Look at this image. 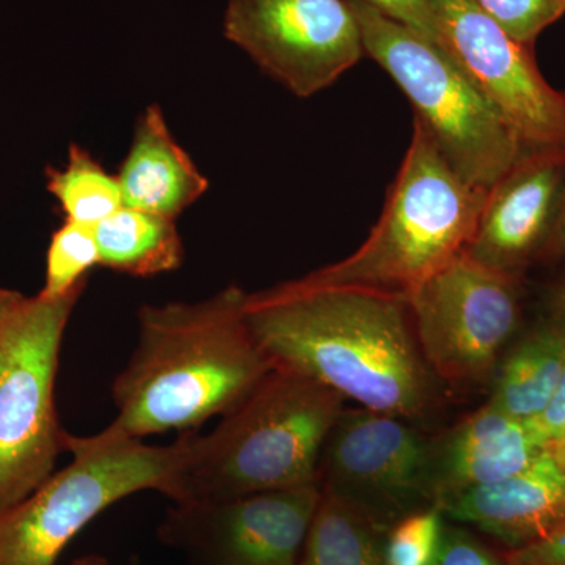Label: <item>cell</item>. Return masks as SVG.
Here are the masks:
<instances>
[{
    "mask_svg": "<svg viewBox=\"0 0 565 565\" xmlns=\"http://www.w3.org/2000/svg\"><path fill=\"white\" fill-rule=\"evenodd\" d=\"M344 401L305 375L274 367L212 433H188L174 503L319 484L322 449Z\"/></svg>",
    "mask_w": 565,
    "mask_h": 565,
    "instance_id": "obj_3",
    "label": "cell"
},
{
    "mask_svg": "<svg viewBox=\"0 0 565 565\" xmlns=\"http://www.w3.org/2000/svg\"><path fill=\"white\" fill-rule=\"evenodd\" d=\"M22 294L11 291V289L0 288V332H2L3 323L7 322L11 311L21 302Z\"/></svg>",
    "mask_w": 565,
    "mask_h": 565,
    "instance_id": "obj_30",
    "label": "cell"
},
{
    "mask_svg": "<svg viewBox=\"0 0 565 565\" xmlns=\"http://www.w3.org/2000/svg\"><path fill=\"white\" fill-rule=\"evenodd\" d=\"M349 3L364 54L399 85L456 172L490 191L527 154L508 122L451 52L366 3Z\"/></svg>",
    "mask_w": 565,
    "mask_h": 565,
    "instance_id": "obj_6",
    "label": "cell"
},
{
    "mask_svg": "<svg viewBox=\"0 0 565 565\" xmlns=\"http://www.w3.org/2000/svg\"><path fill=\"white\" fill-rule=\"evenodd\" d=\"M46 178L47 191L61 204L66 222L95 228L125 206L117 177L79 145H71L66 166L47 169Z\"/></svg>",
    "mask_w": 565,
    "mask_h": 565,
    "instance_id": "obj_20",
    "label": "cell"
},
{
    "mask_svg": "<svg viewBox=\"0 0 565 565\" xmlns=\"http://www.w3.org/2000/svg\"><path fill=\"white\" fill-rule=\"evenodd\" d=\"M564 366V337L546 322L500 360L487 404L520 422L533 423L552 401Z\"/></svg>",
    "mask_w": 565,
    "mask_h": 565,
    "instance_id": "obj_17",
    "label": "cell"
},
{
    "mask_svg": "<svg viewBox=\"0 0 565 565\" xmlns=\"http://www.w3.org/2000/svg\"><path fill=\"white\" fill-rule=\"evenodd\" d=\"M546 451L552 455L553 459H555L557 463L563 465L565 468V444L548 446Z\"/></svg>",
    "mask_w": 565,
    "mask_h": 565,
    "instance_id": "obj_31",
    "label": "cell"
},
{
    "mask_svg": "<svg viewBox=\"0 0 565 565\" xmlns=\"http://www.w3.org/2000/svg\"><path fill=\"white\" fill-rule=\"evenodd\" d=\"M185 446L188 434L148 445L110 424L90 437L63 433L71 462L0 512V565H55L95 516L129 494L156 490L173 500Z\"/></svg>",
    "mask_w": 565,
    "mask_h": 565,
    "instance_id": "obj_5",
    "label": "cell"
},
{
    "mask_svg": "<svg viewBox=\"0 0 565 565\" xmlns=\"http://www.w3.org/2000/svg\"><path fill=\"white\" fill-rule=\"evenodd\" d=\"M223 33L299 98L326 90L364 55L349 0H230Z\"/></svg>",
    "mask_w": 565,
    "mask_h": 565,
    "instance_id": "obj_10",
    "label": "cell"
},
{
    "mask_svg": "<svg viewBox=\"0 0 565 565\" xmlns=\"http://www.w3.org/2000/svg\"><path fill=\"white\" fill-rule=\"evenodd\" d=\"M85 289L22 297L0 332V512L52 473L63 449L54 388L66 326Z\"/></svg>",
    "mask_w": 565,
    "mask_h": 565,
    "instance_id": "obj_7",
    "label": "cell"
},
{
    "mask_svg": "<svg viewBox=\"0 0 565 565\" xmlns=\"http://www.w3.org/2000/svg\"><path fill=\"white\" fill-rule=\"evenodd\" d=\"M321 490L300 565H385L386 531L343 498Z\"/></svg>",
    "mask_w": 565,
    "mask_h": 565,
    "instance_id": "obj_19",
    "label": "cell"
},
{
    "mask_svg": "<svg viewBox=\"0 0 565 565\" xmlns=\"http://www.w3.org/2000/svg\"><path fill=\"white\" fill-rule=\"evenodd\" d=\"M99 266L131 277L172 273L184 259L174 218L122 206L96 225Z\"/></svg>",
    "mask_w": 565,
    "mask_h": 565,
    "instance_id": "obj_18",
    "label": "cell"
},
{
    "mask_svg": "<svg viewBox=\"0 0 565 565\" xmlns=\"http://www.w3.org/2000/svg\"><path fill=\"white\" fill-rule=\"evenodd\" d=\"M117 180L126 207L174 221L210 188L189 152L170 132L158 106L140 115Z\"/></svg>",
    "mask_w": 565,
    "mask_h": 565,
    "instance_id": "obj_16",
    "label": "cell"
},
{
    "mask_svg": "<svg viewBox=\"0 0 565 565\" xmlns=\"http://www.w3.org/2000/svg\"><path fill=\"white\" fill-rule=\"evenodd\" d=\"M99 266L95 230L66 222L51 237L46 255V274L40 296L61 299L87 288V277Z\"/></svg>",
    "mask_w": 565,
    "mask_h": 565,
    "instance_id": "obj_21",
    "label": "cell"
},
{
    "mask_svg": "<svg viewBox=\"0 0 565 565\" xmlns=\"http://www.w3.org/2000/svg\"><path fill=\"white\" fill-rule=\"evenodd\" d=\"M416 341L435 377L476 385L497 371L520 321L515 275L467 252L405 296Z\"/></svg>",
    "mask_w": 565,
    "mask_h": 565,
    "instance_id": "obj_8",
    "label": "cell"
},
{
    "mask_svg": "<svg viewBox=\"0 0 565 565\" xmlns=\"http://www.w3.org/2000/svg\"><path fill=\"white\" fill-rule=\"evenodd\" d=\"M550 323L563 334L565 340V280L563 285L557 288L555 297H553L552 302V319H550Z\"/></svg>",
    "mask_w": 565,
    "mask_h": 565,
    "instance_id": "obj_29",
    "label": "cell"
},
{
    "mask_svg": "<svg viewBox=\"0 0 565 565\" xmlns=\"http://www.w3.org/2000/svg\"><path fill=\"white\" fill-rule=\"evenodd\" d=\"M446 50L471 77L526 152L565 159V95L476 0H430Z\"/></svg>",
    "mask_w": 565,
    "mask_h": 565,
    "instance_id": "obj_11",
    "label": "cell"
},
{
    "mask_svg": "<svg viewBox=\"0 0 565 565\" xmlns=\"http://www.w3.org/2000/svg\"><path fill=\"white\" fill-rule=\"evenodd\" d=\"M508 565H565V526L548 537L516 550H505Z\"/></svg>",
    "mask_w": 565,
    "mask_h": 565,
    "instance_id": "obj_26",
    "label": "cell"
},
{
    "mask_svg": "<svg viewBox=\"0 0 565 565\" xmlns=\"http://www.w3.org/2000/svg\"><path fill=\"white\" fill-rule=\"evenodd\" d=\"M519 43L533 47L550 25L565 17V0H476Z\"/></svg>",
    "mask_w": 565,
    "mask_h": 565,
    "instance_id": "obj_23",
    "label": "cell"
},
{
    "mask_svg": "<svg viewBox=\"0 0 565 565\" xmlns=\"http://www.w3.org/2000/svg\"><path fill=\"white\" fill-rule=\"evenodd\" d=\"M244 313L274 367L379 414L415 419L433 407L437 377L403 296L299 278L247 294Z\"/></svg>",
    "mask_w": 565,
    "mask_h": 565,
    "instance_id": "obj_1",
    "label": "cell"
},
{
    "mask_svg": "<svg viewBox=\"0 0 565 565\" xmlns=\"http://www.w3.org/2000/svg\"><path fill=\"white\" fill-rule=\"evenodd\" d=\"M247 292L228 286L200 302L145 305L139 341L111 385L128 437L193 433L241 403L274 370L252 334Z\"/></svg>",
    "mask_w": 565,
    "mask_h": 565,
    "instance_id": "obj_2",
    "label": "cell"
},
{
    "mask_svg": "<svg viewBox=\"0 0 565 565\" xmlns=\"http://www.w3.org/2000/svg\"><path fill=\"white\" fill-rule=\"evenodd\" d=\"M430 470L433 441L407 419L344 408L323 446L318 481L388 531L403 516L434 504Z\"/></svg>",
    "mask_w": 565,
    "mask_h": 565,
    "instance_id": "obj_9",
    "label": "cell"
},
{
    "mask_svg": "<svg viewBox=\"0 0 565 565\" xmlns=\"http://www.w3.org/2000/svg\"><path fill=\"white\" fill-rule=\"evenodd\" d=\"M545 451L531 423L490 404L433 441L434 504L452 494L497 484L519 475Z\"/></svg>",
    "mask_w": 565,
    "mask_h": 565,
    "instance_id": "obj_15",
    "label": "cell"
},
{
    "mask_svg": "<svg viewBox=\"0 0 565 565\" xmlns=\"http://www.w3.org/2000/svg\"><path fill=\"white\" fill-rule=\"evenodd\" d=\"M321 486L177 504V522L217 565H300Z\"/></svg>",
    "mask_w": 565,
    "mask_h": 565,
    "instance_id": "obj_12",
    "label": "cell"
},
{
    "mask_svg": "<svg viewBox=\"0 0 565 565\" xmlns=\"http://www.w3.org/2000/svg\"><path fill=\"white\" fill-rule=\"evenodd\" d=\"M446 520L522 548L565 526V468L548 451L530 467L497 484L438 501Z\"/></svg>",
    "mask_w": 565,
    "mask_h": 565,
    "instance_id": "obj_14",
    "label": "cell"
},
{
    "mask_svg": "<svg viewBox=\"0 0 565 565\" xmlns=\"http://www.w3.org/2000/svg\"><path fill=\"white\" fill-rule=\"evenodd\" d=\"M541 256L548 259V262H555V259L565 256V181L559 203H557L555 222H553L552 230H550L548 239L542 248Z\"/></svg>",
    "mask_w": 565,
    "mask_h": 565,
    "instance_id": "obj_28",
    "label": "cell"
},
{
    "mask_svg": "<svg viewBox=\"0 0 565 565\" xmlns=\"http://www.w3.org/2000/svg\"><path fill=\"white\" fill-rule=\"evenodd\" d=\"M448 520L435 504L403 516L385 534V565H434Z\"/></svg>",
    "mask_w": 565,
    "mask_h": 565,
    "instance_id": "obj_22",
    "label": "cell"
},
{
    "mask_svg": "<svg viewBox=\"0 0 565 565\" xmlns=\"http://www.w3.org/2000/svg\"><path fill=\"white\" fill-rule=\"evenodd\" d=\"M355 2L373 7L385 17L422 33L424 39L445 47L430 0H355Z\"/></svg>",
    "mask_w": 565,
    "mask_h": 565,
    "instance_id": "obj_25",
    "label": "cell"
},
{
    "mask_svg": "<svg viewBox=\"0 0 565 565\" xmlns=\"http://www.w3.org/2000/svg\"><path fill=\"white\" fill-rule=\"evenodd\" d=\"M531 424L544 441L545 449L548 446L565 444V366L556 392L546 405L544 414Z\"/></svg>",
    "mask_w": 565,
    "mask_h": 565,
    "instance_id": "obj_27",
    "label": "cell"
},
{
    "mask_svg": "<svg viewBox=\"0 0 565 565\" xmlns=\"http://www.w3.org/2000/svg\"><path fill=\"white\" fill-rule=\"evenodd\" d=\"M487 195L456 172L415 118L411 147L373 232L351 256L300 280L405 297L467 250Z\"/></svg>",
    "mask_w": 565,
    "mask_h": 565,
    "instance_id": "obj_4",
    "label": "cell"
},
{
    "mask_svg": "<svg viewBox=\"0 0 565 565\" xmlns=\"http://www.w3.org/2000/svg\"><path fill=\"white\" fill-rule=\"evenodd\" d=\"M565 159L527 152L487 195L467 252L476 262L515 275L541 256L559 203Z\"/></svg>",
    "mask_w": 565,
    "mask_h": 565,
    "instance_id": "obj_13",
    "label": "cell"
},
{
    "mask_svg": "<svg viewBox=\"0 0 565 565\" xmlns=\"http://www.w3.org/2000/svg\"><path fill=\"white\" fill-rule=\"evenodd\" d=\"M434 565H508L504 555L494 552L463 525L446 523L444 544Z\"/></svg>",
    "mask_w": 565,
    "mask_h": 565,
    "instance_id": "obj_24",
    "label": "cell"
}]
</instances>
